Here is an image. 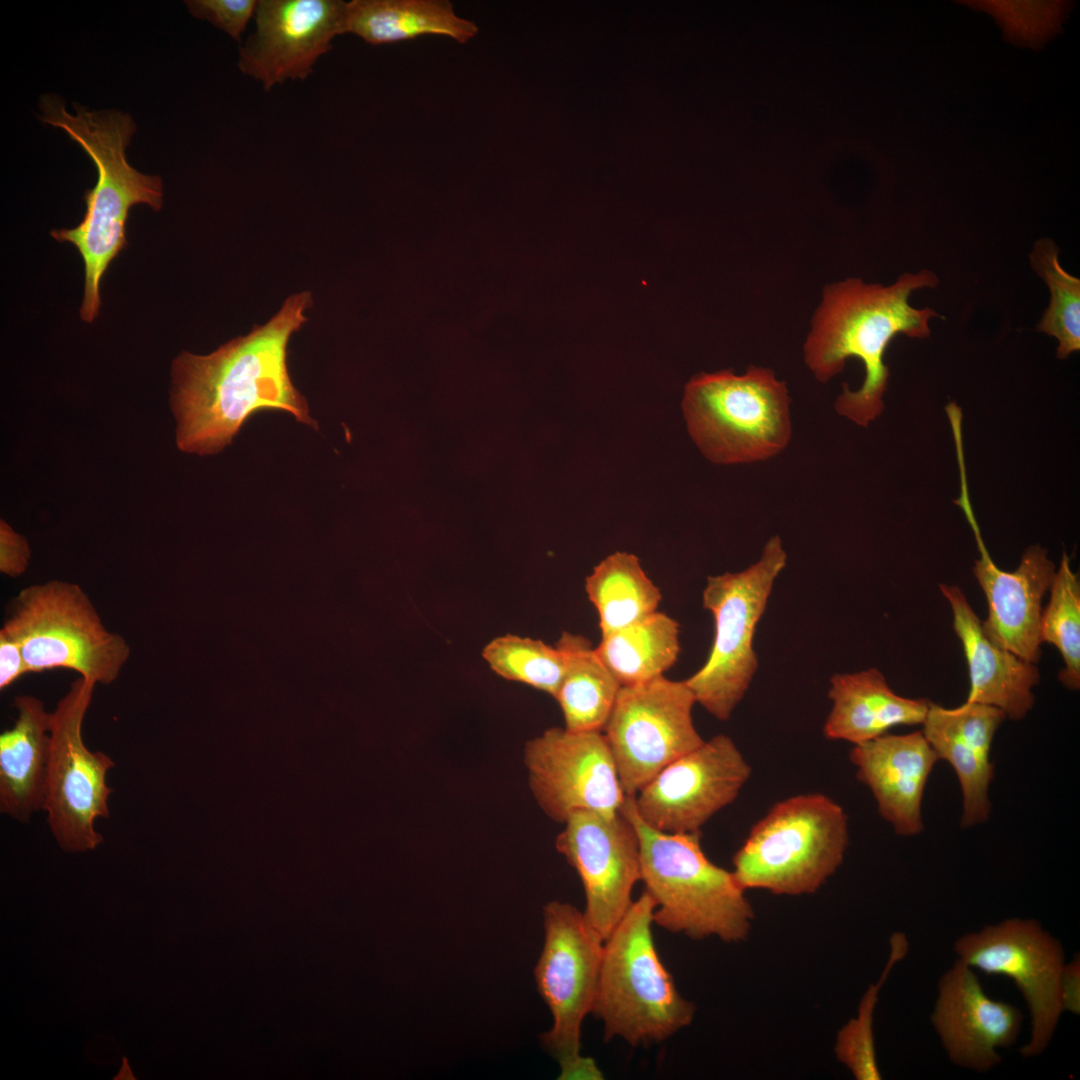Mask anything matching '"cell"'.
<instances>
[{
    "label": "cell",
    "instance_id": "cell-1",
    "mask_svg": "<svg viewBox=\"0 0 1080 1080\" xmlns=\"http://www.w3.org/2000/svg\"><path fill=\"white\" fill-rule=\"evenodd\" d=\"M311 294L291 295L266 324L209 355L183 351L172 362L170 404L176 443L198 455L220 452L256 411L279 409L317 429L287 367L290 336L307 320Z\"/></svg>",
    "mask_w": 1080,
    "mask_h": 1080
},
{
    "label": "cell",
    "instance_id": "cell-2",
    "mask_svg": "<svg viewBox=\"0 0 1080 1080\" xmlns=\"http://www.w3.org/2000/svg\"><path fill=\"white\" fill-rule=\"evenodd\" d=\"M938 283L932 271L922 269L904 273L890 285L847 278L824 287L803 345L805 364L821 383L841 373L848 358L859 359L865 370L859 389L842 385L834 403L840 416L867 427L882 414L889 377L885 352L897 335L930 336L929 321L939 315L931 308L911 306L909 298Z\"/></svg>",
    "mask_w": 1080,
    "mask_h": 1080
},
{
    "label": "cell",
    "instance_id": "cell-3",
    "mask_svg": "<svg viewBox=\"0 0 1080 1080\" xmlns=\"http://www.w3.org/2000/svg\"><path fill=\"white\" fill-rule=\"evenodd\" d=\"M75 113L66 110L56 94L40 98L44 123L62 129L88 154L97 169V182L86 190V212L74 228L53 229L59 242H70L79 251L85 266L84 296L80 317L92 323L101 307L100 284L104 272L127 246L126 221L136 204L154 211L163 205V183L157 175L134 169L127 161L126 148L136 132L132 117L119 110H88L73 102Z\"/></svg>",
    "mask_w": 1080,
    "mask_h": 1080
},
{
    "label": "cell",
    "instance_id": "cell-4",
    "mask_svg": "<svg viewBox=\"0 0 1080 1080\" xmlns=\"http://www.w3.org/2000/svg\"><path fill=\"white\" fill-rule=\"evenodd\" d=\"M621 812L634 826L640 847V880L655 903L653 922L671 933L700 940H744L754 913L732 871L705 855L700 832L666 833L637 815L633 796Z\"/></svg>",
    "mask_w": 1080,
    "mask_h": 1080
},
{
    "label": "cell",
    "instance_id": "cell-5",
    "mask_svg": "<svg viewBox=\"0 0 1080 1080\" xmlns=\"http://www.w3.org/2000/svg\"><path fill=\"white\" fill-rule=\"evenodd\" d=\"M654 910L644 891L604 941L592 1012L604 1023L606 1041L660 1042L693 1019L695 1006L679 994L655 948Z\"/></svg>",
    "mask_w": 1080,
    "mask_h": 1080
},
{
    "label": "cell",
    "instance_id": "cell-6",
    "mask_svg": "<svg viewBox=\"0 0 1080 1080\" xmlns=\"http://www.w3.org/2000/svg\"><path fill=\"white\" fill-rule=\"evenodd\" d=\"M848 844L844 809L822 793L798 794L776 802L753 825L732 872L744 890L811 894L840 867Z\"/></svg>",
    "mask_w": 1080,
    "mask_h": 1080
},
{
    "label": "cell",
    "instance_id": "cell-7",
    "mask_svg": "<svg viewBox=\"0 0 1080 1080\" xmlns=\"http://www.w3.org/2000/svg\"><path fill=\"white\" fill-rule=\"evenodd\" d=\"M682 411L690 437L715 464L771 459L792 437L786 383L762 366L751 365L742 374L722 370L693 376Z\"/></svg>",
    "mask_w": 1080,
    "mask_h": 1080
},
{
    "label": "cell",
    "instance_id": "cell-8",
    "mask_svg": "<svg viewBox=\"0 0 1080 1080\" xmlns=\"http://www.w3.org/2000/svg\"><path fill=\"white\" fill-rule=\"evenodd\" d=\"M3 625L19 641L28 673L68 669L109 685L131 654L125 638L106 628L76 583L51 580L22 589Z\"/></svg>",
    "mask_w": 1080,
    "mask_h": 1080
},
{
    "label": "cell",
    "instance_id": "cell-9",
    "mask_svg": "<svg viewBox=\"0 0 1080 1080\" xmlns=\"http://www.w3.org/2000/svg\"><path fill=\"white\" fill-rule=\"evenodd\" d=\"M786 564L787 553L775 535L746 569L707 578L703 606L714 618L713 644L704 665L685 682L696 703L720 721L730 718L756 673V626Z\"/></svg>",
    "mask_w": 1080,
    "mask_h": 1080
},
{
    "label": "cell",
    "instance_id": "cell-10",
    "mask_svg": "<svg viewBox=\"0 0 1080 1080\" xmlns=\"http://www.w3.org/2000/svg\"><path fill=\"white\" fill-rule=\"evenodd\" d=\"M543 916L545 940L534 975L554 1021L542 1044L559 1062L560 1080L603 1079L594 1060L580 1054V1036L593 1010L604 940L569 903L549 902Z\"/></svg>",
    "mask_w": 1080,
    "mask_h": 1080
},
{
    "label": "cell",
    "instance_id": "cell-11",
    "mask_svg": "<svg viewBox=\"0 0 1080 1080\" xmlns=\"http://www.w3.org/2000/svg\"><path fill=\"white\" fill-rule=\"evenodd\" d=\"M96 684L77 678L51 715V750L43 810L50 830L66 852L93 850L102 841L95 820L109 818L111 789L106 774L114 766L103 752L90 751L82 726Z\"/></svg>",
    "mask_w": 1080,
    "mask_h": 1080
},
{
    "label": "cell",
    "instance_id": "cell-12",
    "mask_svg": "<svg viewBox=\"0 0 1080 1080\" xmlns=\"http://www.w3.org/2000/svg\"><path fill=\"white\" fill-rule=\"evenodd\" d=\"M695 703L685 680L664 675L620 687L602 732L626 796L703 743L693 723Z\"/></svg>",
    "mask_w": 1080,
    "mask_h": 1080
},
{
    "label": "cell",
    "instance_id": "cell-13",
    "mask_svg": "<svg viewBox=\"0 0 1080 1080\" xmlns=\"http://www.w3.org/2000/svg\"><path fill=\"white\" fill-rule=\"evenodd\" d=\"M958 959L987 975L1011 979L1022 994L1031 1019L1023 1057L1040 1055L1058 1026L1065 954L1061 942L1035 919L1008 918L969 932L954 943Z\"/></svg>",
    "mask_w": 1080,
    "mask_h": 1080
},
{
    "label": "cell",
    "instance_id": "cell-14",
    "mask_svg": "<svg viewBox=\"0 0 1080 1080\" xmlns=\"http://www.w3.org/2000/svg\"><path fill=\"white\" fill-rule=\"evenodd\" d=\"M524 763L536 802L556 822L576 811L618 814L627 797L602 731L549 728L526 743Z\"/></svg>",
    "mask_w": 1080,
    "mask_h": 1080
},
{
    "label": "cell",
    "instance_id": "cell-15",
    "mask_svg": "<svg viewBox=\"0 0 1080 1080\" xmlns=\"http://www.w3.org/2000/svg\"><path fill=\"white\" fill-rule=\"evenodd\" d=\"M751 766L718 734L661 769L633 796L639 818L666 833H696L739 795Z\"/></svg>",
    "mask_w": 1080,
    "mask_h": 1080
},
{
    "label": "cell",
    "instance_id": "cell-16",
    "mask_svg": "<svg viewBox=\"0 0 1080 1080\" xmlns=\"http://www.w3.org/2000/svg\"><path fill=\"white\" fill-rule=\"evenodd\" d=\"M347 3L258 0L255 30L239 47V70L265 91L307 79L335 37L347 33Z\"/></svg>",
    "mask_w": 1080,
    "mask_h": 1080
},
{
    "label": "cell",
    "instance_id": "cell-17",
    "mask_svg": "<svg viewBox=\"0 0 1080 1080\" xmlns=\"http://www.w3.org/2000/svg\"><path fill=\"white\" fill-rule=\"evenodd\" d=\"M564 824L556 848L578 873L586 898L584 915L605 941L632 904V890L640 880L636 830L621 811H576Z\"/></svg>",
    "mask_w": 1080,
    "mask_h": 1080
},
{
    "label": "cell",
    "instance_id": "cell-18",
    "mask_svg": "<svg viewBox=\"0 0 1080 1080\" xmlns=\"http://www.w3.org/2000/svg\"><path fill=\"white\" fill-rule=\"evenodd\" d=\"M953 440L960 481L959 497L954 503L966 516L980 554L973 573L988 604V617L983 625L1002 646L1036 664L1041 655L1042 600L1052 584L1055 564L1048 558L1047 551L1038 545L1024 552L1020 564L1012 572L995 564L984 543L969 497L963 438L955 436Z\"/></svg>",
    "mask_w": 1080,
    "mask_h": 1080
},
{
    "label": "cell",
    "instance_id": "cell-19",
    "mask_svg": "<svg viewBox=\"0 0 1080 1080\" xmlns=\"http://www.w3.org/2000/svg\"><path fill=\"white\" fill-rule=\"evenodd\" d=\"M930 1021L951 1062L987 1072L1002 1061L998 1049L1016 1043L1024 1015L990 998L975 970L957 959L939 979Z\"/></svg>",
    "mask_w": 1080,
    "mask_h": 1080
},
{
    "label": "cell",
    "instance_id": "cell-20",
    "mask_svg": "<svg viewBox=\"0 0 1080 1080\" xmlns=\"http://www.w3.org/2000/svg\"><path fill=\"white\" fill-rule=\"evenodd\" d=\"M857 779L872 792L881 817L900 836L923 830L921 804L938 757L922 732L886 733L854 745L849 753Z\"/></svg>",
    "mask_w": 1080,
    "mask_h": 1080
},
{
    "label": "cell",
    "instance_id": "cell-21",
    "mask_svg": "<svg viewBox=\"0 0 1080 1080\" xmlns=\"http://www.w3.org/2000/svg\"><path fill=\"white\" fill-rule=\"evenodd\" d=\"M1005 718L1000 709L976 702L966 701L956 708L929 703L922 733L938 759L948 761L958 777L963 827L983 823L989 817V786L994 777L990 750Z\"/></svg>",
    "mask_w": 1080,
    "mask_h": 1080
},
{
    "label": "cell",
    "instance_id": "cell-22",
    "mask_svg": "<svg viewBox=\"0 0 1080 1080\" xmlns=\"http://www.w3.org/2000/svg\"><path fill=\"white\" fill-rule=\"evenodd\" d=\"M939 588L951 607L953 627L967 660L970 689L966 701L996 707L1012 720L1023 719L1034 705L1032 689L1040 680L1037 666L987 632L959 587L940 584Z\"/></svg>",
    "mask_w": 1080,
    "mask_h": 1080
},
{
    "label": "cell",
    "instance_id": "cell-23",
    "mask_svg": "<svg viewBox=\"0 0 1080 1080\" xmlns=\"http://www.w3.org/2000/svg\"><path fill=\"white\" fill-rule=\"evenodd\" d=\"M17 718L0 735V811L20 822L43 810L51 750V715L35 696H16Z\"/></svg>",
    "mask_w": 1080,
    "mask_h": 1080
},
{
    "label": "cell",
    "instance_id": "cell-24",
    "mask_svg": "<svg viewBox=\"0 0 1080 1080\" xmlns=\"http://www.w3.org/2000/svg\"><path fill=\"white\" fill-rule=\"evenodd\" d=\"M828 696L832 708L823 726L824 736L853 745L895 726L922 724L930 703L896 694L876 668L833 675Z\"/></svg>",
    "mask_w": 1080,
    "mask_h": 1080
},
{
    "label": "cell",
    "instance_id": "cell-25",
    "mask_svg": "<svg viewBox=\"0 0 1080 1080\" xmlns=\"http://www.w3.org/2000/svg\"><path fill=\"white\" fill-rule=\"evenodd\" d=\"M478 26L459 17L446 0H352L347 3V33L370 45L441 35L464 44Z\"/></svg>",
    "mask_w": 1080,
    "mask_h": 1080
},
{
    "label": "cell",
    "instance_id": "cell-26",
    "mask_svg": "<svg viewBox=\"0 0 1080 1080\" xmlns=\"http://www.w3.org/2000/svg\"><path fill=\"white\" fill-rule=\"evenodd\" d=\"M556 646L565 657L564 674L555 695L565 728L602 731L620 690V683L582 635L563 632Z\"/></svg>",
    "mask_w": 1080,
    "mask_h": 1080
},
{
    "label": "cell",
    "instance_id": "cell-27",
    "mask_svg": "<svg viewBox=\"0 0 1080 1080\" xmlns=\"http://www.w3.org/2000/svg\"><path fill=\"white\" fill-rule=\"evenodd\" d=\"M621 686L662 676L680 653L679 623L662 612L602 637L595 648Z\"/></svg>",
    "mask_w": 1080,
    "mask_h": 1080
},
{
    "label": "cell",
    "instance_id": "cell-28",
    "mask_svg": "<svg viewBox=\"0 0 1080 1080\" xmlns=\"http://www.w3.org/2000/svg\"><path fill=\"white\" fill-rule=\"evenodd\" d=\"M585 590L597 610L602 637L656 612L662 598L639 558L622 551L594 567L585 579Z\"/></svg>",
    "mask_w": 1080,
    "mask_h": 1080
},
{
    "label": "cell",
    "instance_id": "cell-29",
    "mask_svg": "<svg viewBox=\"0 0 1080 1080\" xmlns=\"http://www.w3.org/2000/svg\"><path fill=\"white\" fill-rule=\"evenodd\" d=\"M1055 243L1038 240L1030 254L1035 272L1050 291V303L1037 325V331L1058 341L1057 357L1065 359L1080 350V279L1062 268Z\"/></svg>",
    "mask_w": 1080,
    "mask_h": 1080
},
{
    "label": "cell",
    "instance_id": "cell-30",
    "mask_svg": "<svg viewBox=\"0 0 1080 1080\" xmlns=\"http://www.w3.org/2000/svg\"><path fill=\"white\" fill-rule=\"evenodd\" d=\"M1050 599L1042 610L1040 637L1060 652L1064 668L1059 680L1069 690L1080 687V583L1063 552L1050 586Z\"/></svg>",
    "mask_w": 1080,
    "mask_h": 1080
},
{
    "label": "cell",
    "instance_id": "cell-31",
    "mask_svg": "<svg viewBox=\"0 0 1080 1080\" xmlns=\"http://www.w3.org/2000/svg\"><path fill=\"white\" fill-rule=\"evenodd\" d=\"M482 656L499 676L527 684L553 697L565 669L564 654L557 646L511 634L489 642Z\"/></svg>",
    "mask_w": 1080,
    "mask_h": 1080
},
{
    "label": "cell",
    "instance_id": "cell-32",
    "mask_svg": "<svg viewBox=\"0 0 1080 1080\" xmlns=\"http://www.w3.org/2000/svg\"><path fill=\"white\" fill-rule=\"evenodd\" d=\"M890 945L889 961L880 980L868 988L860 1003L857 1017L850 1020L838 1034L837 1057L858 1080L881 1079L872 1029L873 1012L882 984L894 964L904 958L908 951V941L904 934L895 933L890 939Z\"/></svg>",
    "mask_w": 1080,
    "mask_h": 1080
},
{
    "label": "cell",
    "instance_id": "cell-33",
    "mask_svg": "<svg viewBox=\"0 0 1080 1080\" xmlns=\"http://www.w3.org/2000/svg\"><path fill=\"white\" fill-rule=\"evenodd\" d=\"M1003 27L1006 38L1015 45H1043L1059 32L1065 18L1066 2H980Z\"/></svg>",
    "mask_w": 1080,
    "mask_h": 1080
},
{
    "label": "cell",
    "instance_id": "cell-34",
    "mask_svg": "<svg viewBox=\"0 0 1080 1080\" xmlns=\"http://www.w3.org/2000/svg\"><path fill=\"white\" fill-rule=\"evenodd\" d=\"M184 3L195 18L209 22L240 42L255 16L258 0H188Z\"/></svg>",
    "mask_w": 1080,
    "mask_h": 1080
},
{
    "label": "cell",
    "instance_id": "cell-35",
    "mask_svg": "<svg viewBox=\"0 0 1080 1080\" xmlns=\"http://www.w3.org/2000/svg\"><path fill=\"white\" fill-rule=\"evenodd\" d=\"M30 547L26 538L18 534L4 520L0 521V571L9 577H18L28 568Z\"/></svg>",
    "mask_w": 1080,
    "mask_h": 1080
},
{
    "label": "cell",
    "instance_id": "cell-36",
    "mask_svg": "<svg viewBox=\"0 0 1080 1080\" xmlns=\"http://www.w3.org/2000/svg\"><path fill=\"white\" fill-rule=\"evenodd\" d=\"M22 647L4 625L0 630V689L4 690L27 674Z\"/></svg>",
    "mask_w": 1080,
    "mask_h": 1080
},
{
    "label": "cell",
    "instance_id": "cell-37",
    "mask_svg": "<svg viewBox=\"0 0 1080 1080\" xmlns=\"http://www.w3.org/2000/svg\"><path fill=\"white\" fill-rule=\"evenodd\" d=\"M1079 959H1074L1069 964L1065 963L1062 974V1004L1063 1009L1079 1014Z\"/></svg>",
    "mask_w": 1080,
    "mask_h": 1080
}]
</instances>
